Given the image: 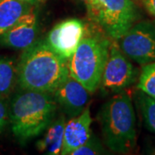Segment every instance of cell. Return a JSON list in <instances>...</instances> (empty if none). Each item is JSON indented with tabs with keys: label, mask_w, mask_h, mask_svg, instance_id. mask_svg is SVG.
I'll use <instances>...</instances> for the list:
<instances>
[{
	"label": "cell",
	"mask_w": 155,
	"mask_h": 155,
	"mask_svg": "<svg viewBox=\"0 0 155 155\" xmlns=\"http://www.w3.org/2000/svg\"><path fill=\"white\" fill-rule=\"evenodd\" d=\"M69 74L67 61L46 41H36L23 50L17 62V84L22 90L52 94Z\"/></svg>",
	"instance_id": "6da1fadb"
},
{
	"label": "cell",
	"mask_w": 155,
	"mask_h": 155,
	"mask_svg": "<svg viewBox=\"0 0 155 155\" xmlns=\"http://www.w3.org/2000/svg\"><path fill=\"white\" fill-rule=\"evenodd\" d=\"M57 104L52 94L22 90L14 96L9 110L12 133L25 144L49 127L55 116Z\"/></svg>",
	"instance_id": "7a4b0ae2"
},
{
	"label": "cell",
	"mask_w": 155,
	"mask_h": 155,
	"mask_svg": "<svg viewBox=\"0 0 155 155\" xmlns=\"http://www.w3.org/2000/svg\"><path fill=\"white\" fill-rule=\"evenodd\" d=\"M102 134L107 147L127 153L136 145V122L133 104L125 92H118L108 100L99 114Z\"/></svg>",
	"instance_id": "3957f363"
},
{
	"label": "cell",
	"mask_w": 155,
	"mask_h": 155,
	"mask_svg": "<svg viewBox=\"0 0 155 155\" xmlns=\"http://www.w3.org/2000/svg\"><path fill=\"white\" fill-rule=\"evenodd\" d=\"M109 38L99 34L88 33L85 35L84 33L77 49L67 60L69 74L82 84L91 94L94 93L101 84L110 48Z\"/></svg>",
	"instance_id": "277c9868"
},
{
	"label": "cell",
	"mask_w": 155,
	"mask_h": 155,
	"mask_svg": "<svg viewBox=\"0 0 155 155\" xmlns=\"http://www.w3.org/2000/svg\"><path fill=\"white\" fill-rule=\"evenodd\" d=\"M89 19L108 37L118 41L134 24L137 10L133 0H82Z\"/></svg>",
	"instance_id": "5b68a950"
},
{
	"label": "cell",
	"mask_w": 155,
	"mask_h": 155,
	"mask_svg": "<svg viewBox=\"0 0 155 155\" xmlns=\"http://www.w3.org/2000/svg\"><path fill=\"white\" fill-rule=\"evenodd\" d=\"M117 41L122 52L140 65L155 62V26L152 23L134 24Z\"/></svg>",
	"instance_id": "8992f818"
},
{
	"label": "cell",
	"mask_w": 155,
	"mask_h": 155,
	"mask_svg": "<svg viewBox=\"0 0 155 155\" xmlns=\"http://www.w3.org/2000/svg\"><path fill=\"white\" fill-rule=\"evenodd\" d=\"M136 76V69L120 48L118 41L114 40L100 85L104 91L118 93L134 83Z\"/></svg>",
	"instance_id": "52a82bcc"
},
{
	"label": "cell",
	"mask_w": 155,
	"mask_h": 155,
	"mask_svg": "<svg viewBox=\"0 0 155 155\" xmlns=\"http://www.w3.org/2000/svg\"><path fill=\"white\" fill-rule=\"evenodd\" d=\"M84 33V24L81 20L69 18L57 23L45 41L56 54L67 61L77 49Z\"/></svg>",
	"instance_id": "ba28073f"
},
{
	"label": "cell",
	"mask_w": 155,
	"mask_h": 155,
	"mask_svg": "<svg viewBox=\"0 0 155 155\" xmlns=\"http://www.w3.org/2000/svg\"><path fill=\"white\" fill-rule=\"evenodd\" d=\"M90 94L83 84L70 74L63 79L53 93L56 104L71 117L82 113L88 102Z\"/></svg>",
	"instance_id": "9c48e42d"
},
{
	"label": "cell",
	"mask_w": 155,
	"mask_h": 155,
	"mask_svg": "<svg viewBox=\"0 0 155 155\" xmlns=\"http://www.w3.org/2000/svg\"><path fill=\"white\" fill-rule=\"evenodd\" d=\"M37 33V16L31 10L0 35V45L13 49L24 50L36 41Z\"/></svg>",
	"instance_id": "30bf717a"
},
{
	"label": "cell",
	"mask_w": 155,
	"mask_h": 155,
	"mask_svg": "<svg viewBox=\"0 0 155 155\" xmlns=\"http://www.w3.org/2000/svg\"><path fill=\"white\" fill-rule=\"evenodd\" d=\"M91 122L90 108L87 106L81 114L72 117L66 123L61 154H72L74 150L87 141L91 134Z\"/></svg>",
	"instance_id": "8fae6325"
},
{
	"label": "cell",
	"mask_w": 155,
	"mask_h": 155,
	"mask_svg": "<svg viewBox=\"0 0 155 155\" xmlns=\"http://www.w3.org/2000/svg\"><path fill=\"white\" fill-rule=\"evenodd\" d=\"M65 125L66 120L64 116H61L55 122L50 124L44 137L36 143L37 149L48 155L61 154Z\"/></svg>",
	"instance_id": "7c38bea8"
},
{
	"label": "cell",
	"mask_w": 155,
	"mask_h": 155,
	"mask_svg": "<svg viewBox=\"0 0 155 155\" xmlns=\"http://www.w3.org/2000/svg\"><path fill=\"white\" fill-rule=\"evenodd\" d=\"M31 6L22 0H0V35L31 11Z\"/></svg>",
	"instance_id": "4fadbf2b"
},
{
	"label": "cell",
	"mask_w": 155,
	"mask_h": 155,
	"mask_svg": "<svg viewBox=\"0 0 155 155\" xmlns=\"http://www.w3.org/2000/svg\"><path fill=\"white\" fill-rule=\"evenodd\" d=\"M17 83V63L12 58L0 57V97L8 96Z\"/></svg>",
	"instance_id": "5bb4252c"
},
{
	"label": "cell",
	"mask_w": 155,
	"mask_h": 155,
	"mask_svg": "<svg viewBox=\"0 0 155 155\" xmlns=\"http://www.w3.org/2000/svg\"><path fill=\"white\" fill-rule=\"evenodd\" d=\"M137 88L155 99V62L142 67Z\"/></svg>",
	"instance_id": "9a60e30c"
},
{
	"label": "cell",
	"mask_w": 155,
	"mask_h": 155,
	"mask_svg": "<svg viewBox=\"0 0 155 155\" xmlns=\"http://www.w3.org/2000/svg\"><path fill=\"white\" fill-rule=\"evenodd\" d=\"M139 104L146 127L155 134V99L149 95L140 91L139 94Z\"/></svg>",
	"instance_id": "2e32d148"
},
{
	"label": "cell",
	"mask_w": 155,
	"mask_h": 155,
	"mask_svg": "<svg viewBox=\"0 0 155 155\" xmlns=\"http://www.w3.org/2000/svg\"><path fill=\"white\" fill-rule=\"evenodd\" d=\"M106 150L101 144L98 138L91 133L87 141L81 147H78L72 153V155H97L105 154Z\"/></svg>",
	"instance_id": "e0dca14e"
},
{
	"label": "cell",
	"mask_w": 155,
	"mask_h": 155,
	"mask_svg": "<svg viewBox=\"0 0 155 155\" xmlns=\"http://www.w3.org/2000/svg\"><path fill=\"white\" fill-rule=\"evenodd\" d=\"M10 122L8 105L4 98L0 97V134L2 133Z\"/></svg>",
	"instance_id": "ac0fdd59"
},
{
	"label": "cell",
	"mask_w": 155,
	"mask_h": 155,
	"mask_svg": "<svg viewBox=\"0 0 155 155\" xmlns=\"http://www.w3.org/2000/svg\"><path fill=\"white\" fill-rule=\"evenodd\" d=\"M146 11L151 16L155 17V0H141Z\"/></svg>",
	"instance_id": "d6986e66"
},
{
	"label": "cell",
	"mask_w": 155,
	"mask_h": 155,
	"mask_svg": "<svg viewBox=\"0 0 155 155\" xmlns=\"http://www.w3.org/2000/svg\"><path fill=\"white\" fill-rule=\"evenodd\" d=\"M22 1L26 2V3H28L29 5H37V4H40V3L44 2L45 0H22Z\"/></svg>",
	"instance_id": "ffe728a7"
},
{
	"label": "cell",
	"mask_w": 155,
	"mask_h": 155,
	"mask_svg": "<svg viewBox=\"0 0 155 155\" xmlns=\"http://www.w3.org/2000/svg\"><path fill=\"white\" fill-rule=\"evenodd\" d=\"M154 26H155V21H154Z\"/></svg>",
	"instance_id": "44dd1931"
}]
</instances>
